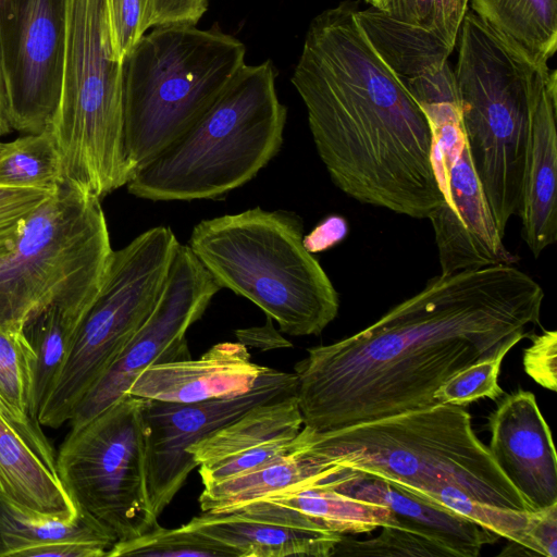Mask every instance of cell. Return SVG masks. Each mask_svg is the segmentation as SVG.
I'll return each instance as SVG.
<instances>
[{"instance_id": "obj_1", "label": "cell", "mask_w": 557, "mask_h": 557, "mask_svg": "<svg viewBox=\"0 0 557 557\" xmlns=\"http://www.w3.org/2000/svg\"><path fill=\"white\" fill-rule=\"evenodd\" d=\"M543 299L515 264L432 277L362 331L307 349L294 367L304 426L333 431L435 404L456 372L530 337Z\"/></svg>"}, {"instance_id": "obj_2", "label": "cell", "mask_w": 557, "mask_h": 557, "mask_svg": "<svg viewBox=\"0 0 557 557\" xmlns=\"http://www.w3.org/2000/svg\"><path fill=\"white\" fill-rule=\"evenodd\" d=\"M357 10L344 1L312 20L292 84L337 188L361 203L429 219L444 203L429 120L376 53Z\"/></svg>"}, {"instance_id": "obj_3", "label": "cell", "mask_w": 557, "mask_h": 557, "mask_svg": "<svg viewBox=\"0 0 557 557\" xmlns=\"http://www.w3.org/2000/svg\"><path fill=\"white\" fill-rule=\"evenodd\" d=\"M294 444L326 462L381 478L499 536L515 528L511 510L532 511L473 432L463 406L435 403L325 432L304 426Z\"/></svg>"}, {"instance_id": "obj_4", "label": "cell", "mask_w": 557, "mask_h": 557, "mask_svg": "<svg viewBox=\"0 0 557 557\" xmlns=\"http://www.w3.org/2000/svg\"><path fill=\"white\" fill-rule=\"evenodd\" d=\"M455 82L468 148L504 237L520 210L533 113L548 79L546 61L468 10L457 38Z\"/></svg>"}, {"instance_id": "obj_5", "label": "cell", "mask_w": 557, "mask_h": 557, "mask_svg": "<svg viewBox=\"0 0 557 557\" xmlns=\"http://www.w3.org/2000/svg\"><path fill=\"white\" fill-rule=\"evenodd\" d=\"M270 61L239 69L214 103L126 184L150 201L214 199L251 181L278 153L287 109Z\"/></svg>"}, {"instance_id": "obj_6", "label": "cell", "mask_w": 557, "mask_h": 557, "mask_svg": "<svg viewBox=\"0 0 557 557\" xmlns=\"http://www.w3.org/2000/svg\"><path fill=\"white\" fill-rule=\"evenodd\" d=\"M188 246L221 288L253 302L285 334L319 335L338 313V294L294 212L256 207L206 219Z\"/></svg>"}, {"instance_id": "obj_7", "label": "cell", "mask_w": 557, "mask_h": 557, "mask_svg": "<svg viewBox=\"0 0 557 557\" xmlns=\"http://www.w3.org/2000/svg\"><path fill=\"white\" fill-rule=\"evenodd\" d=\"M245 53L218 26L159 25L138 40L122 63L124 144L134 171L202 116Z\"/></svg>"}, {"instance_id": "obj_8", "label": "cell", "mask_w": 557, "mask_h": 557, "mask_svg": "<svg viewBox=\"0 0 557 557\" xmlns=\"http://www.w3.org/2000/svg\"><path fill=\"white\" fill-rule=\"evenodd\" d=\"M62 88L47 126L64 183L99 199L126 186L123 67L113 53L106 0H64Z\"/></svg>"}, {"instance_id": "obj_9", "label": "cell", "mask_w": 557, "mask_h": 557, "mask_svg": "<svg viewBox=\"0 0 557 557\" xmlns=\"http://www.w3.org/2000/svg\"><path fill=\"white\" fill-rule=\"evenodd\" d=\"M112 251L100 199L60 185L0 258V327L22 331L53 305L84 318L100 292Z\"/></svg>"}, {"instance_id": "obj_10", "label": "cell", "mask_w": 557, "mask_h": 557, "mask_svg": "<svg viewBox=\"0 0 557 557\" xmlns=\"http://www.w3.org/2000/svg\"><path fill=\"white\" fill-rule=\"evenodd\" d=\"M180 242L168 226L149 228L113 250L95 301L37 420L58 429L102 376L153 310Z\"/></svg>"}, {"instance_id": "obj_11", "label": "cell", "mask_w": 557, "mask_h": 557, "mask_svg": "<svg viewBox=\"0 0 557 557\" xmlns=\"http://www.w3.org/2000/svg\"><path fill=\"white\" fill-rule=\"evenodd\" d=\"M145 404V398L123 395L84 425L71 428L55 456L58 475L76 509L117 542L159 524L147 484Z\"/></svg>"}, {"instance_id": "obj_12", "label": "cell", "mask_w": 557, "mask_h": 557, "mask_svg": "<svg viewBox=\"0 0 557 557\" xmlns=\"http://www.w3.org/2000/svg\"><path fill=\"white\" fill-rule=\"evenodd\" d=\"M220 289L189 246L180 243L153 310L82 398L70 420L71 428L84 425L127 394L146 368L189 359L187 331L203 315Z\"/></svg>"}, {"instance_id": "obj_13", "label": "cell", "mask_w": 557, "mask_h": 557, "mask_svg": "<svg viewBox=\"0 0 557 557\" xmlns=\"http://www.w3.org/2000/svg\"><path fill=\"white\" fill-rule=\"evenodd\" d=\"M295 373L269 369L249 392L198 403L146 399L147 484L154 515L159 517L198 467L188 448L238 418L248 409L296 393Z\"/></svg>"}, {"instance_id": "obj_14", "label": "cell", "mask_w": 557, "mask_h": 557, "mask_svg": "<svg viewBox=\"0 0 557 557\" xmlns=\"http://www.w3.org/2000/svg\"><path fill=\"white\" fill-rule=\"evenodd\" d=\"M64 47V0H21L2 50L12 131L38 134L48 126L60 99Z\"/></svg>"}, {"instance_id": "obj_15", "label": "cell", "mask_w": 557, "mask_h": 557, "mask_svg": "<svg viewBox=\"0 0 557 557\" xmlns=\"http://www.w3.org/2000/svg\"><path fill=\"white\" fill-rule=\"evenodd\" d=\"M186 525L233 548L238 557H330L343 536L267 498L202 512Z\"/></svg>"}, {"instance_id": "obj_16", "label": "cell", "mask_w": 557, "mask_h": 557, "mask_svg": "<svg viewBox=\"0 0 557 557\" xmlns=\"http://www.w3.org/2000/svg\"><path fill=\"white\" fill-rule=\"evenodd\" d=\"M304 428L296 393L261 403L188 448L202 485L236 475L293 448Z\"/></svg>"}, {"instance_id": "obj_17", "label": "cell", "mask_w": 557, "mask_h": 557, "mask_svg": "<svg viewBox=\"0 0 557 557\" xmlns=\"http://www.w3.org/2000/svg\"><path fill=\"white\" fill-rule=\"evenodd\" d=\"M490 454L532 511L557 503L552 433L533 393L507 395L490 417Z\"/></svg>"}, {"instance_id": "obj_18", "label": "cell", "mask_w": 557, "mask_h": 557, "mask_svg": "<svg viewBox=\"0 0 557 557\" xmlns=\"http://www.w3.org/2000/svg\"><path fill=\"white\" fill-rule=\"evenodd\" d=\"M270 368L251 361L237 342L212 346L198 359L153 364L133 381L127 394L170 403H198L245 394Z\"/></svg>"}, {"instance_id": "obj_19", "label": "cell", "mask_w": 557, "mask_h": 557, "mask_svg": "<svg viewBox=\"0 0 557 557\" xmlns=\"http://www.w3.org/2000/svg\"><path fill=\"white\" fill-rule=\"evenodd\" d=\"M322 484L344 495L386 506L401 528L446 549L451 557H476L499 535L468 518L422 500L375 475L336 465Z\"/></svg>"}, {"instance_id": "obj_20", "label": "cell", "mask_w": 557, "mask_h": 557, "mask_svg": "<svg viewBox=\"0 0 557 557\" xmlns=\"http://www.w3.org/2000/svg\"><path fill=\"white\" fill-rule=\"evenodd\" d=\"M557 76L553 70L536 103L519 215L534 258L557 239Z\"/></svg>"}, {"instance_id": "obj_21", "label": "cell", "mask_w": 557, "mask_h": 557, "mask_svg": "<svg viewBox=\"0 0 557 557\" xmlns=\"http://www.w3.org/2000/svg\"><path fill=\"white\" fill-rule=\"evenodd\" d=\"M336 467L293 444L292 450L278 458L203 485L199 506L202 512L230 510L253 500L318 484Z\"/></svg>"}, {"instance_id": "obj_22", "label": "cell", "mask_w": 557, "mask_h": 557, "mask_svg": "<svg viewBox=\"0 0 557 557\" xmlns=\"http://www.w3.org/2000/svg\"><path fill=\"white\" fill-rule=\"evenodd\" d=\"M356 20L376 53L405 88L434 77L449 66L453 52L432 32L411 25L370 7L357 10Z\"/></svg>"}, {"instance_id": "obj_23", "label": "cell", "mask_w": 557, "mask_h": 557, "mask_svg": "<svg viewBox=\"0 0 557 557\" xmlns=\"http://www.w3.org/2000/svg\"><path fill=\"white\" fill-rule=\"evenodd\" d=\"M0 495L48 516L73 519L79 511L51 470L0 416Z\"/></svg>"}, {"instance_id": "obj_24", "label": "cell", "mask_w": 557, "mask_h": 557, "mask_svg": "<svg viewBox=\"0 0 557 557\" xmlns=\"http://www.w3.org/2000/svg\"><path fill=\"white\" fill-rule=\"evenodd\" d=\"M60 542H91L112 548L117 541L82 511L73 519H62L23 508L0 495V557H21L25 550Z\"/></svg>"}, {"instance_id": "obj_25", "label": "cell", "mask_w": 557, "mask_h": 557, "mask_svg": "<svg viewBox=\"0 0 557 557\" xmlns=\"http://www.w3.org/2000/svg\"><path fill=\"white\" fill-rule=\"evenodd\" d=\"M267 499L296 509L342 535L370 533L383 527L403 529L386 506L344 495L322 484L304 486Z\"/></svg>"}, {"instance_id": "obj_26", "label": "cell", "mask_w": 557, "mask_h": 557, "mask_svg": "<svg viewBox=\"0 0 557 557\" xmlns=\"http://www.w3.org/2000/svg\"><path fill=\"white\" fill-rule=\"evenodd\" d=\"M82 320L83 317L53 305L34 315L23 327L33 354L28 413L37 422Z\"/></svg>"}, {"instance_id": "obj_27", "label": "cell", "mask_w": 557, "mask_h": 557, "mask_svg": "<svg viewBox=\"0 0 557 557\" xmlns=\"http://www.w3.org/2000/svg\"><path fill=\"white\" fill-rule=\"evenodd\" d=\"M471 11L491 28L548 61L557 48V0H470Z\"/></svg>"}, {"instance_id": "obj_28", "label": "cell", "mask_w": 557, "mask_h": 557, "mask_svg": "<svg viewBox=\"0 0 557 557\" xmlns=\"http://www.w3.org/2000/svg\"><path fill=\"white\" fill-rule=\"evenodd\" d=\"M63 183L61 159L47 127L0 144V187L55 190Z\"/></svg>"}, {"instance_id": "obj_29", "label": "cell", "mask_w": 557, "mask_h": 557, "mask_svg": "<svg viewBox=\"0 0 557 557\" xmlns=\"http://www.w3.org/2000/svg\"><path fill=\"white\" fill-rule=\"evenodd\" d=\"M238 557L233 548L184 524L154 529L128 541L116 542L108 557Z\"/></svg>"}, {"instance_id": "obj_30", "label": "cell", "mask_w": 557, "mask_h": 557, "mask_svg": "<svg viewBox=\"0 0 557 557\" xmlns=\"http://www.w3.org/2000/svg\"><path fill=\"white\" fill-rule=\"evenodd\" d=\"M33 354L22 331L0 327V396L24 420L28 413Z\"/></svg>"}, {"instance_id": "obj_31", "label": "cell", "mask_w": 557, "mask_h": 557, "mask_svg": "<svg viewBox=\"0 0 557 557\" xmlns=\"http://www.w3.org/2000/svg\"><path fill=\"white\" fill-rule=\"evenodd\" d=\"M513 345L478 360L446 380L434 393L435 403L466 406L480 398L496 400L504 395L498 384L502 361Z\"/></svg>"}, {"instance_id": "obj_32", "label": "cell", "mask_w": 557, "mask_h": 557, "mask_svg": "<svg viewBox=\"0 0 557 557\" xmlns=\"http://www.w3.org/2000/svg\"><path fill=\"white\" fill-rule=\"evenodd\" d=\"M469 1L388 0L383 10L395 18L432 32L454 49Z\"/></svg>"}, {"instance_id": "obj_33", "label": "cell", "mask_w": 557, "mask_h": 557, "mask_svg": "<svg viewBox=\"0 0 557 557\" xmlns=\"http://www.w3.org/2000/svg\"><path fill=\"white\" fill-rule=\"evenodd\" d=\"M441 556L451 555L441 545L411 531L383 527L371 540H354L345 535L336 545L333 556Z\"/></svg>"}, {"instance_id": "obj_34", "label": "cell", "mask_w": 557, "mask_h": 557, "mask_svg": "<svg viewBox=\"0 0 557 557\" xmlns=\"http://www.w3.org/2000/svg\"><path fill=\"white\" fill-rule=\"evenodd\" d=\"M153 0H106L111 46L123 63L138 40L151 27Z\"/></svg>"}, {"instance_id": "obj_35", "label": "cell", "mask_w": 557, "mask_h": 557, "mask_svg": "<svg viewBox=\"0 0 557 557\" xmlns=\"http://www.w3.org/2000/svg\"><path fill=\"white\" fill-rule=\"evenodd\" d=\"M53 191L0 187V258L14 247L27 219Z\"/></svg>"}, {"instance_id": "obj_36", "label": "cell", "mask_w": 557, "mask_h": 557, "mask_svg": "<svg viewBox=\"0 0 557 557\" xmlns=\"http://www.w3.org/2000/svg\"><path fill=\"white\" fill-rule=\"evenodd\" d=\"M532 344L523 352L525 373L537 384L552 392L557 389V333L544 331L532 334Z\"/></svg>"}, {"instance_id": "obj_37", "label": "cell", "mask_w": 557, "mask_h": 557, "mask_svg": "<svg viewBox=\"0 0 557 557\" xmlns=\"http://www.w3.org/2000/svg\"><path fill=\"white\" fill-rule=\"evenodd\" d=\"M524 546L536 556H557V503L529 512Z\"/></svg>"}, {"instance_id": "obj_38", "label": "cell", "mask_w": 557, "mask_h": 557, "mask_svg": "<svg viewBox=\"0 0 557 557\" xmlns=\"http://www.w3.org/2000/svg\"><path fill=\"white\" fill-rule=\"evenodd\" d=\"M208 9V0H153L151 27L168 24L196 25Z\"/></svg>"}, {"instance_id": "obj_39", "label": "cell", "mask_w": 557, "mask_h": 557, "mask_svg": "<svg viewBox=\"0 0 557 557\" xmlns=\"http://www.w3.org/2000/svg\"><path fill=\"white\" fill-rule=\"evenodd\" d=\"M0 416L25 440L34 451L53 471L55 468V455L53 448L45 436L40 424L26 421L21 418L0 396ZM58 473V472H57Z\"/></svg>"}, {"instance_id": "obj_40", "label": "cell", "mask_w": 557, "mask_h": 557, "mask_svg": "<svg viewBox=\"0 0 557 557\" xmlns=\"http://www.w3.org/2000/svg\"><path fill=\"white\" fill-rule=\"evenodd\" d=\"M111 547L91 542H60L25 550L21 557H108Z\"/></svg>"}, {"instance_id": "obj_41", "label": "cell", "mask_w": 557, "mask_h": 557, "mask_svg": "<svg viewBox=\"0 0 557 557\" xmlns=\"http://www.w3.org/2000/svg\"><path fill=\"white\" fill-rule=\"evenodd\" d=\"M268 318V317H267ZM238 342L247 346L257 347L261 350L290 347L287 342L273 326L272 320L268 318L267 325L237 330L235 332Z\"/></svg>"}, {"instance_id": "obj_42", "label": "cell", "mask_w": 557, "mask_h": 557, "mask_svg": "<svg viewBox=\"0 0 557 557\" xmlns=\"http://www.w3.org/2000/svg\"><path fill=\"white\" fill-rule=\"evenodd\" d=\"M21 0H0V97L7 101L3 70H2V50L4 35L8 24L14 15Z\"/></svg>"}, {"instance_id": "obj_43", "label": "cell", "mask_w": 557, "mask_h": 557, "mask_svg": "<svg viewBox=\"0 0 557 557\" xmlns=\"http://www.w3.org/2000/svg\"><path fill=\"white\" fill-rule=\"evenodd\" d=\"M10 132H12V128L9 122L7 101L0 97V136Z\"/></svg>"}, {"instance_id": "obj_44", "label": "cell", "mask_w": 557, "mask_h": 557, "mask_svg": "<svg viewBox=\"0 0 557 557\" xmlns=\"http://www.w3.org/2000/svg\"><path fill=\"white\" fill-rule=\"evenodd\" d=\"M370 7L384 9L388 0H364Z\"/></svg>"}]
</instances>
